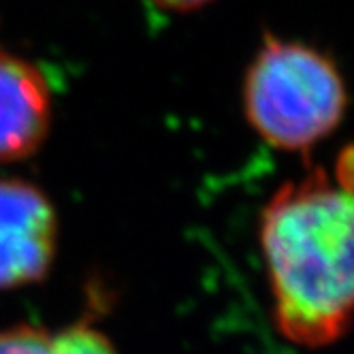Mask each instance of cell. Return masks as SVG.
<instances>
[{"label": "cell", "instance_id": "cell-1", "mask_svg": "<svg viewBox=\"0 0 354 354\" xmlns=\"http://www.w3.org/2000/svg\"><path fill=\"white\" fill-rule=\"evenodd\" d=\"M261 248L280 333L297 346L342 339L352 314V196L314 169L273 192Z\"/></svg>", "mask_w": 354, "mask_h": 354}, {"label": "cell", "instance_id": "cell-2", "mask_svg": "<svg viewBox=\"0 0 354 354\" xmlns=\"http://www.w3.org/2000/svg\"><path fill=\"white\" fill-rule=\"evenodd\" d=\"M346 105V84L331 58L306 43L263 39L243 77V111L265 143L306 151L337 129Z\"/></svg>", "mask_w": 354, "mask_h": 354}, {"label": "cell", "instance_id": "cell-3", "mask_svg": "<svg viewBox=\"0 0 354 354\" xmlns=\"http://www.w3.org/2000/svg\"><path fill=\"white\" fill-rule=\"evenodd\" d=\"M58 218L41 188L0 180V290L37 284L56 257Z\"/></svg>", "mask_w": 354, "mask_h": 354}, {"label": "cell", "instance_id": "cell-4", "mask_svg": "<svg viewBox=\"0 0 354 354\" xmlns=\"http://www.w3.org/2000/svg\"><path fill=\"white\" fill-rule=\"evenodd\" d=\"M49 126L52 92L45 75L0 47V165L37 154Z\"/></svg>", "mask_w": 354, "mask_h": 354}, {"label": "cell", "instance_id": "cell-5", "mask_svg": "<svg viewBox=\"0 0 354 354\" xmlns=\"http://www.w3.org/2000/svg\"><path fill=\"white\" fill-rule=\"evenodd\" d=\"M0 354H64L54 333L32 324H17L0 331Z\"/></svg>", "mask_w": 354, "mask_h": 354}, {"label": "cell", "instance_id": "cell-6", "mask_svg": "<svg viewBox=\"0 0 354 354\" xmlns=\"http://www.w3.org/2000/svg\"><path fill=\"white\" fill-rule=\"evenodd\" d=\"M151 5H156L160 9L167 11H180V13H188V11H196L201 7H205L214 0H149Z\"/></svg>", "mask_w": 354, "mask_h": 354}]
</instances>
